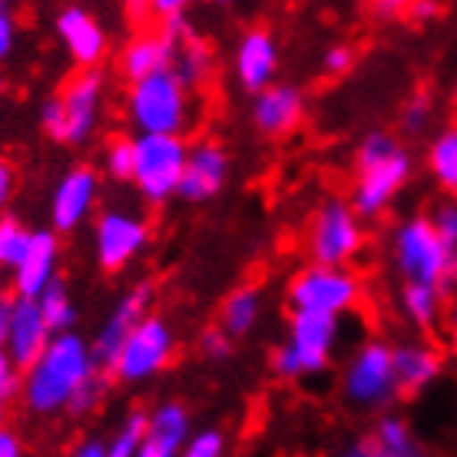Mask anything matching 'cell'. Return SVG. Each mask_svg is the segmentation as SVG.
I'll use <instances>...</instances> for the list:
<instances>
[{
    "mask_svg": "<svg viewBox=\"0 0 457 457\" xmlns=\"http://www.w3.org/2000/svg\"><path fill=\"white\" fill-rule=\"evenodd\" d=\"M96 371H104V368L96 365L90 342L83 335L77 332L54 335V342L40 354V361L23 371V385H21L23 408L30 414H37V418L67 414L73 395Z\"/></svg>",
    "mask_w": 457,
    "mask_h": 457,
    "instance_id": "1",
    "label": "cell"
},
{
    "mask_svg": "<svg viewBox=\"0 0 457 457\" xmlns=\"http://www.w3.org/2000/svg\"><path fill=\"white\" fill-rule=\"evenodd\" d=\"M411 149L388 129H371L354 149V176L348 203L365 222L385 216L395 206V199L404 193V186L411 183Z\"/></svg>",
    "mask_w": 457,
    "mask_h": 457,
    "instance_id": "2",
    "label": "cell"
},
{
    "mask_svg": "<svg viewBox=\"0 0 457 457\" xmlns=\"http://www.w3.org/2000/svg\"><path fill=\"white\" fill-rule=\"evenodd\" d=\"M123 116L137 137H186L199 116V96L172 70H162L126 87Z\"/></svg>",
    "mask_w": 457,
    "mask_h": 457,
    "instance_id": "3",
    "label": "cell"
},
{
    "mask_svg": "<svg viewBox=\"0 0 457 457\" xmlns=\"http://www.w3.org/2000/svg\"><path fill=\"white\" fill-rule=\"evenodd\" d=\"M345 335V319L315 315V312H292L286 338L269 354V368L282 385H298L309 378L325 375L335 361L338 342Z\"/></svg>",
    "mask_w": 457,
    "mask_h": 457,
    "instance_id": "4",
    "label": "cell"
},
{
    "mask_svg": "<svg viewBox=\"0 0 457 457\" xmlns=\"http://www.w3.org/2000/svg\"><path fill=\"white\" fill-rule=\"evenodd\" d=\"M106 77L104 70H73L63 87L40 104V129L54 143L63 146H87L104 113Z\"/></svg>",
    "mask_w": 457,
    "mask_h": 457,
    "instance_id": "5",
    "label": "cell"
},
{
    "mask_svg": "<svg viewBox=\"0 0 457 457\" xmlns=\"http://www.w3.org/2000/svg\"><path fill=\"white\" fill-rule=\"evenodd\" d=\"M388 262L398 272L401 286H431L447 292V295L457 286L451 262H447L445 242H441L428 212H411L391 226Z\"/></svg>",
    "mask_w": 457,
    "mask_h": 457,
    "instance_id": "6",
    "label": "cell"
},
{
    "mask_svg": "<svg viewBox=\"0 0 457 457\" xmlns=\"http://www.w3.org/2000/svg\"><path fill=\"white\" fill-rule=\"evenodd\" d=\"M368 245L365 219L354 212L348 195H325L305 222V255L312 265L354 269Z\"/></svg>",
    "mask_w": 457,
    "mask_h": 457,
    "instance_id": "7",
    "label": "cell"
},
{
    "mask_svg": "<svg viewBox=\"0 0 457 457\" xmlns=\"http://www.w3.org/2000/svg\"><path fill=\"white\" fill-rule=\"evenodd\" d=\"M338 391L348 408L365 414H388V408L401 398L395 358L385 338H365L348 352L338 378Z\"/></svg>",
    "mask_w": 457,
    "mask_h": 457,
    "instance_id": "8",
    "label": "cell"
},
{
    "mask_svg": "<svg viewBox=\"0 0 457 457\" xmlns=\"http://www.w3.org/2000/svg\"><path fill=\"white\" fill-rule=\"evenodd\" d=\"M288 309L315 312V315H354L365 302V278L358 269H335V265L305 262L286 288Z\"/></svg>",
    "mask_w": 457,
    "mask_h": 457,
    "instance_id": "9",
    "label": "cell"
},
{
    "mask_svg": "<svg viewBox=\"0 0 457 457\" xmlns=\"http://www.w3.org/2000/svg\"><path fill=\"white\" fill-rule=\"evenodd\" d=\"M133 186L139 199L146 206H166L172 195H179L189 143L186 137H133Z\"/></svg>",
    "mask_w": 457,
    "mask_h": 457,
    "instance_id": "10",
    "label": "cell"
},
{
    "mask_svg": "<svg viewBox=\"0 0 457 457\" xmlns=\"http://www.w3.org/2000/svg\"><path fill=\"white\" fill-rule=\"evenodd\" d=\"M172 354H176V332L170 319H162L160 312H149L123 342L110 375L120 385H143L170 368Z\"/></svg>",
    "mask_w": 457,
    "mask_h": 457,
    "instance_id": "11",
    "label": "cell"
},
{
    "mask_svg": "<svg viewBox=\"0 0 457 457\" xmlns=\"http://www.w3.org/2000/svg\"><path fill=\"white\" fill-rule=\"evenodd\" d=\"M149 245V219L137 209L110 206L93 222V249L104 272H123Z\"/></svg>",
    "mask_w": 457,
    "mask_h": 457,
    "instance_id": "12",
    "label": "cell"
},
{
    "mask_svg": "<svg viewBox=\"0 0 457 457\" xmlns=\"http://www.w3.org/2000/svg\"><path fill=\"white\" fill-rule=\"evenodd\" d=\"M153 305H156V286L153 282H137V286L126 288L123 295H120V302L110 309L104 325L96 328V335L90 338V348L96 365L104 368L106 375H110V368H113L116 354H120L123 342L129 338V332L153 312Z\"/></svg>",
    "mask_w": 457,
    "mask_h": 457,
    "instance_id": "13",
    "label": "cell"
},
{
    "mask_svg": "<svg viewBox=\"0 0 457 457\" xmlns=\"http://www.w3.org/2000/svg\"><path fill=\"white\" fill-rule=\"evenodd\" d=\"M96 199H100V176L93 166H73L60 176L50 195V226L57 236L77 232L87 219L96 212Z\"/></svg>",
    "mask_w": 457,
    "mask_h": 457,
    "instance_id": "14",
    "label": "cell"
},
{
    "mask_svg": "<svg viewBox=\"0 0 457 457\" xmlns=\"http://www.w3.org/2000/svg\"><path fill=\"white\" fill-rule=\"evenodd\" d=\"M54 30H57L60 44L67 50V57L80 70H100L106 50H110V37L100 17L80 4H70L54 17Z\"/></svg>",
    "mask_w": 457,
    "mask_h": 457,
    "instance_id": "15",
    "label": "cell"
},
{
    "mask_svg": "<svg viewBox=\"0 0 457 457\" xmlns=\"http://www.w3.org/2000/svg\"><path fill=\"white\" fill-rule=\"evenodd\" d=\"M60 265V236L54 228H34V239L23 252L21 265L11 272V292L21 302H37L46 288L57 282Z\"/></svg>",
    "mask_w": 457,
    "mask_h": 457,
    "instance_id": "16",
    "label": "cell"
},
{
    "mask_svg": "<svg viewBox=\"0 0 457 457\" xmlns=\"http://www.w3.org/2000/svg\"><path fill=\"white\" fill-rule=\"evenodd\" d=\"M278 73V40L269 27H249L232 54V77L245 93H262L275 83Z\"/></svg>",
    "mask_w": 457,
    "mask_h": 457,
    "instance_id": "17",
    "label": "cell"
},
{
    "mask_svg": "<svg viewBox=\"0 0 457 457\" xmlns=\"http://www.w3.org/2000/svg\"><path fill=\"white\" fill-rule=\"evenodd\" d=\"M228 170H232V160H228L222 143H216V139L193 143L183 170V183H179V199L193 203V206L216 199L228 179Z\"/></svg>",
    "mask_w": 457,
    "mask_h": 457,
    "instance_id": "18",
    "label": "cell"
},
{
    "mask_svg": "<svg viewBox=\"0 0 457 457\" xmlns=\"http://www.w3.org/2000/svg\"><path fill=\"white\" fill-rule=\"evenodd\" d=\"M186 34H189V30H186ZM183 37L166 34L162 27H149V30H139L137 37H129V40L123 44V50H120V60H116L120 77L126 80V87H129V83L146 80V77H153V73L170 70L176 44H179Z\"/></svg>",
    "mask_w": 457,
    "mask_h": 457,
    "instance_id": "19",
    "label": "cell"
},
{
    "mask_svg": "<svg viewBox=\"0 0 457 457\" xmlns=\"http://www.w3.org/2000/svg\"><path fill=\"white\" fill-rule=\"evenodd\" d=\"M395 378H398L401 398H414L435 385L445 371V352L428 338H404L391 345Z\"/></svg>",
    "mask_w": 457,
    "mask_h": 457,
    "instance_id": "20",
    "label": "cell"
},
{
    "mask_svg": "<svg viewBox=\"0 0 457 457\" xmlns=\"http://www.w3.org/2000/svg\"><path fill=\"white\" fill-rule=\"evenodd\" d=\"M252 126L262 137L282 139L288 133H295L302 116H305V96L292 83H272L269 90L255 93L249 106Z\"/></svg>",
    "mask_w": 457,
    "mask_h": 457,
    "instance_id": "21",
    "label": "cell"
},
{
    "mask_svg": "<svg viewBox=\"0 0 457 457\" xmlns=\"http://www.w3.org/2000/svg\"><path fill=\"white\" fill-rule=\"evenodd\" d=\"M193 435L189 411L183 401H160L146 414V437L137 457H183V447Z\"/></svg>",
    "mask_w": 457,
    "mask_h": 457,
    "instance_id": "22",
    "label": "cell"
},
{
    "mask_svg": "<svg viewBox=\"0 0 457 457\" xmlns=\"http://www.w3.org/2000/svg\"><path fill=\"white\" fill-rule=\"evenodd\" d=\"M54 342V332L46 328L44 315L37 309V302H21L13 305V319H11V332H7V342H4V352L11 354V361L21 371H27L30 365L40 361V354L50 348Z\"/></svg>",
    "mask_w": 457,
    "mask_h": 457,
    "instance_id": "23",
    "label": "cell"
},
{
    "mask_svg": "<svg viewBox=\"0 0 457 457\" xmlns=\"http://www.w3.org/2000/svg\"><path fill=\"white\" fill-rule=\"evenodd\" d=\"M265 315V288L259 282H245V286H236L222 298L219 305V328L239 342V338H249L259 321Z\"/></svg>",
    "mask_w": 457,
    "mask_h": 457,
    "instance_id": "24",
    "label": "cell"
},
{
    "mask_svg": "<svg viewBox=\"0 0 457 457\" xmlns=\"http://www.w3.org/2000/svg\"><path fill=\"white\" fill-rule=\"evenodd\" d=\"M172 73L183 80V87L195 96H203L206 87L216 77V50L209 40H203L199 34H189L176 44V54H172Z\"/></svg>",
    "mask_w": 457,
    "mask_h": 457,
    "instance_id": "25",
    "label": "cell"
},
{
    "mask_svg": "<svg viewBox=\"0 0 457 457\" xmlns=\"http://www.w3.org/2000/svg\"><path fill=\"white\" fill-rule=\"evenodd\" d=\"M398 315L411 325L414 332H435L437 325H445L447 292L431 286H401Z\"/></svg>",
    "mask_w": 457,
    "mask_h": 457,
    "instance_id": "26",
    "label": "cell"
},
{
    "mask_svg": "<svg viewBox=\"0 0 457 457\" xmlns=\"http://www.w3.org/2000/svg\"><path fill=\"white\" fill-rule=\"evenodd\" d=\"M428 172L447 199H457V123L441 126L435 137L428 139V153H424Z\"/></svg>",
    "mask_w": 457,
    "mask_h": 457,
    "instance_id": "27",
    "label": "cell"
},
{
    "mask_svg": "<svg viewBox=\"0 0 457 457\" xmlns=\"http://www.w3.org/2000/svg\"><path fill=\"white\" fill-rule=\"evenodd\" d=\"M37 309L44 315L46 328L54 335H67L77 328V319H80V312H77V302L70 295V288L63 278H57L54 286L46 288L44 295L37 298Z\"/></svg>",
    "mask_w": 457,
    "mask_h": 457,
    "instance_id": "28",
    "label": "cell"
},
{
    "mask_svg": "<svg viewBox=\"0 0 457 457\" xmlns=\"http://www.w3.org/2000/svg\"><path fill=\"white\" fill-rule=\"evenodd\" d=\"M368 437L375 441V445L388 447V451H398V454H411V451H421V441L414 437V428L401 414H378L375 424H371V431Z\"/></svg>",
    "mask_w": 457,
    "mask_h": 457,
    "instance_id": "29",
    "label": "cell"
},
{
    "mask_svg": "<svg viewBox=\"0 0 457 457\" xmlns=\"http://www.w3.org/2000/svg\"><path fill=\"white\" fill-rule=\"evenodd\" d=\"M34 239V228H27L17 216H0V269L4 272H13L21 265L23 252Z\"/></svg>",
    "mask_w": 457,
    "mask_h": 457,
    "instance_id": "30",
    "label": "cell"
},
{
    "mask_svg": "<svg viewBox=\"0 0 457 457\" xmlns=\"http://www.w3.org/2000/svg\"><path fill=\"white\" fill-rule=\"evenodd\" d=\"M435 96L431 93H411L404 104H401V113H398V129L404 137H424L431 126H435Z\"/></svg>",
    "mask_w": 457,
    "mask_h": 457,
    "instance_id": "31",
    "label": "cell"
},
{
    "mask_svg": "<svg viewBox=\"0 0 457 457\" xmlns=\"http://www.w3.org/2000/svg\"><path fill=\"white\" fill-rule=\"evenodd\" d=\"M143 437H146V414H126V421L106 437V457H137Z\"/></svg>",
    "mask_w": 457,
    "mask_h": 457,
    "instance_id": "32",
    "label": "cell"
},
{
    "mask_svg": "<svg viewBox=\"0 0 457 457\" xmlns=\"http://www.w3.org/2000/svg\"><path fill=\"white\" fill-rule=\"evenodd\" d=\"M133 160H137V146L133 137H110L104 146V170L116 183H133Z\"/></svg>",
    "mask_w": 457,
    "mask_h": 457,
    "instance_id": "33",
    "label": "cell"
},
{
    "mask_svg": "<svg viewBox=\"0 0 457 457\" xmlns=\"http://www.w3.org/2000/svg\"><path fill=\"white\" fill-rule=\"evenodd\" d=\"M106 395H110V375H106V371H96V375L73 395L67 414L70 418H90V414H96L104 408Z\"/></svg>",
    "mask_w": 457,
    "mask_h": 457,
    "instance_id": "34",
    "label": "cell"
},
{
    "mask_svg": "<svg viewBox=\"0 0 457 457\" xmlns=\"http://www.w3.org/2000/svg\"><path fill=\"white\" fill-rule=\"evenodd\" d=\"M428 216H431L437 236L445 242L447 262H451V272H454V278H457V199H441Z\"/></svg>",
    "mask_w": 457,
    "mask_h": 457,
    "instance_id": "35",
    "label": "cell"
},
{
    "mask_svg": "<svg viewBox=\"0 0 457 457\" xmlns=\"http://www.w3.org/2000/svg\"><path fill=\"white\" fill-rule=\"evenodd\" d=\"M23 371L11 361V354L0 348V418L11 411L13 401H21Z\"/></svg>",
    "mask_w": 457,
    "mask_h": 457,
    "instance_id": "36",
    "label": "cell"
},
{
    "mask_svg": "<svg viewBox=\"0 0 457 457\" xmlns=\"http://www.w3.org/2000/svg\"><path fill=\"white\" fill-rule=\"evenodd\" d=\"M183 457H226V435L219 428L193 431L183 447Z\"/></svg>",
    "mask_w": 457,
    "mask_h": 457,
    "instance_id": "37",
    "label": "cell"
},
{
    "mask_svg": "<svg viewBox=\"0 0 457 457\" xmlns=\"http://www.w3.org/2000/svg\"><path fill=\"white\" fill-rule=\"evenodd\" d=\"M199 354L206 361H212V365H226L228 358L236 354V342L216 325V328H206V332L199 335Z\"/></svg>",
    "mask_w": 457,
    "mask_h": 457,
    "instance_id": "38",
    "label": "cell"
},
{
    "mask_svg": "<svg viewBox=\"0 0 457 457\" xmlns=\"http://www.w3.org/2000/svg\"><path fill=\"white\" fill-rule=\"evenodd\" d=\"M335 457H428V454H424V447L421 451H411V454H398V451H388V447L375 445V441L365 435V437L348 441V445H345Z\"/></svg>",
    "mask_w": 457,
    "mask_h": 457,
    "instance_id": "39",
    "label": "cell"
},
{
    "mask_svg": "<svg viewBox=\"0 0 457 457\" xmlns=\"http://www.w3.org/2000/svg\"><path fill=\"white\" fill-rule=\"evenodd\" d=\"M354 67V50L348 44H332L321 54V70L325 77H345Z\"/></svg>",
    "mask_w": 457,
    "mask_h": 457,
    "instance_id": "40",
    "label": "cell"
},
{
    "mask_svg": "<svg viewBox=\"0 0 457 457\" xmlns=\"http://www.w3.org/2000/svg\"><path fill=\"white\" fill-rule=\"evenodd\" d=\"M17 13L11 4H0V63L11 57L13 46H17Z\"/></svg>",
    "mask_w": 457,
    "mask_h": 457,
    "instance_id": "41",
    "label": "cell"
},
{
    "mask_svg": "<svg viewBox=\"0 0 457 457\" xmlns=\"http://www.w3.org/2000/svg\"><path fill=\"white\" fill-rule=\"evenodd\" d=\"M17 166L11 160L0 156V216H7V206L13 203V193H17Z\"/></svg>",
    "mask_w": 457,
    "mask_h": 457,
    "instance_id": "42",
    "label": "cell"
},
{
    "mask_svg": "<svg viewBox=\"0 0 457 457\" xmlns=\"http://www.w3.org/2000/svg\"><path fill=\"white\" fill-rule=\"evenodd\" d=\"M149 21H153V27L156 23H170V21H183L186 17V4L183 0H153L149 4Z\"/></svg>",
    "mask_w": 457,
    "mask_h": 457,
    "instance_id": "43",
    "label": "cell"
},
{
    "mask_svg": "<svg viewBox=\"0 0 457 457\" xmlns=\"http://www.w3.org/2000/svg\"><path fill=\"white\" fill-rule=\"evenodd\" d=\"M13 305H17V298H13V292H11V288L0 286V348H4V342H7V332H11Z\"/></svg>",
    "mask_w": 457,
    "mask_h": 457,
    "instance_id": "44",
    "label": "cell"
},
{
    "mask_svg": "<svg viewBox=\"0 0 457 457\" xmlns=\"http://www.w3.org/2000/svg\"><path fill=\"white\" fill-rule=\"evenodd\" d=\"M0 457H23V441L11 424L0 421Z\"/></svg>",
    "mask_w": 457,
    "mask_h": 457,
    "instance_id": "45",
    "label": "cell"
},
{
    "mask_svg": "<svg viewBox=\"0 0 457 457\" xmlns=\"http://www.w3.org/2000/svg\"><path fill=\"white\" fill-rule=\"evenodd\" d=\"M445 345H447V352H451V358L457 361V302L447 309V315H445Z\"/></svg>",
    "mask_w": 457,
    "mask_h": 457,
    "instance_id": "46",
    "label": "cell"
},
{
    "mask_svg": "<svg viewBox=\"0 0 457 457\" xmlns=\"http://www.w3.org/2000/svg\"><path fill=\"white\" fill-rule=\"evenodd\" d=\"M70 457H106V441L87 437V441H80V445L70 451Z\"/></svg>",
    "mask_w": 457,
    "mask_h": 457,
    "instance_id": "47",
    "label": "cell"
},
{
    "mask_svg": "<svg viewBox=\"0 0 457 457\" xmlns=\"http://www.w3.org/2000/svg\"><path fill=\"white\" fill-rule=\"evenodd\" d=\"M368 11L375 13L378 21H391V17H398V13H404L408 7L404 4H398V0H378V4H371Z\"/></svg>",
    "mask_w": 457,
    "mask_h": 457,
    "instance_id": "48",
    "label": "cell"
},
{
    "mask_svg": "<svg viewBox=\"0 0 457 457\" xmlns=\"http://www.w3.org/2000/svg\"><path fill=\"white\" fill-rule=\"evenodd\" d=\"M408 13H411V21H435L437 13H441V7L431 4V0H421V4H411Z\"/></svg>",
    "mask_w": 457,
    "mask_h": 457,
    "instance_id": "49",
    "label": "cell"
},
{
    "mask_svg": "<svg viewBox=\"0 0 457 457\" xmlns=\"http://www.w3.org/2000/svg\"><path fill=\"white\" fill-rule=\"evenodd\" d=\"M451 104H454V110H457V80H454V90H451Z\"/></svg>",
    "mask_w": 457,
    "mask_h": 457,
    "instance_id": "50",
    "label": "cell"
},
{
    "mask_svg": "<svg viewBox=\"0 0 457 457\" xmlns=\"http://www.w3.org/2000/svg\"><path fill=\"white\" fill-rule=\"evenodd\" d=\"M4 90H7V83H4V77H0V93H4Z\"/></svg>",
    "mask_w": 457,
    "mask_h": 457,
    "instance_id": "51",
    "label": "cell"
}]
</instances>
